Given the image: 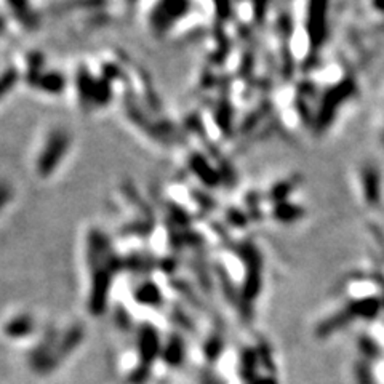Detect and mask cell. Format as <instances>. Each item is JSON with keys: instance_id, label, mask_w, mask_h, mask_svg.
Listing matches in <instances>:
<instances>
[{"instance_id": "cell-1", "label": "cell", "mask_w": 384, "mask_h": 384, "mask_svg": "<svg viewBox=\"0 0 384 384\" xmlns=\"http://www.w3.org/2000/svg\"><path fill=\"white\" fill-rule=\"evenodd\" d=\"M84 337L85 330L82 325H79V323L77 325L69 327L66 332L58 333L50 351H48L47 357L42 360L40 365L36 367L34 371L40 373V375H45V373H52L53 370L58 369V367L61 365V362L79 348Z\"/></svg>"}, {"instance_id": "cell-10", "label": "cell", "mask_w": 384, "mask_h": 384, "mask_svg": "<svg viewBox=\"0 0 384 384\" xmlns=\"http://www.w3.org/2000/svg\"><path fill=\"white\" fill-rule=\"evenodd\" d=\"M250 384H277L274 378H263V380H253Z\"/></svg>"}, {"instance_id": "cell-6", "label": "cell", "mask_w": 384, "mask_h": 384, "mask_svg": "<svg viewBox=\"0 0 384 384\" xmlns=\"http://www.w3.org/2000/svg\"><path fill=\"white\" fill-rule=\"evenodd\" d=\"M135 300H137L139 305L149 306L153 307V309H157V307L162 306V302H164L159 286L149 282L141 284L135 290Z\"/></svg>"}, {"instance_id": "cell-3", "label": "cell", "mask_w": 384, "mask_h": 384, "mask_svg": "<svg viewBox=\"0 0 384 384\" xmlns=\"http://www.w3.org/2000/svg\"><path fill=\"white\" fill-rule=\"evenodd\" d=\"M186 357V344L180 335H171L169 341L162 348V359L167 365L180 367Z\"/></svg>"}, {"instance_id": "cell-8", "label": "cell", "mask_w": 384, "mask_h": 384, "mask_svg": "<svg viewBox=\"0 0 384 384\" xmlns=\"http://www.w3.org/2000/svg\"><path fill=\"white\" fill-rule=\"evenodd\" d=\"M223 351H224V341H223V337L218 333L212 335V337L203 343V357L208 362L220 360V355Z\"/></svg>"}, {"instance_id": "cell-2", "label": "cell", "mask_w": 384, "mask_h": 384, "mask_svg": "<svg viewBox=\"0 0 384 384\" xmlns=\"http://www.w3.org/2000/svg\"><path fill=\"white\" fill-rule=\"evenodd\" d=\"M162 341L157 328L153 325H143L138 332V354L139 365L151 367L159 355H162Z\"/></svg>"}, {"instance_id": "cell-5", "label": "cell", "mask_w": 384, "mask_h": 384, "mask_svg": "<svg viewBox=\"0 0 384 384\" xmlns=\"http://www.w3.org/2000/svg\"><path fill=\"white\" fill-rule=\"evenodd\" d=\"M327 0H311V28L312 40H321L325 29Z\"/></svg>"}, {"instance_id": "cell-4", "label": "cell", "mask_w": 384, "mask_h": 384, "mask_svg": "<svg viewBox=\"0 0 384 384\" xmlns=\"http://www.w3.org/2000/svg\"><path fill=\"white\" fill-rule=\"evenodd\" d=\"M36 328V322L34 318L28 314H21V316L13 317L12 321H10L7 325H5V335H7L8 338L13 339H20L24 337H29V335L34 332Z\"/></svg>"}, {"instance_id": "cell-9", "label": "cell", "mask_w": 384, "mask_h": 384, "mask_svg": "<svg viewBox=\"0 0 384 384\" xmlns=\"http://www.w3.org/2000/svg\"><path fill=\"white\" fill-rule=\"evenodd\" d=\"M151 375V367H144V365H138L132 373H130L128 381L132 384H144L149 380Z\"/></svg>"}, {"instance_id": "cell-7", "label": "cell", "mask_w": 384, "mask_h": 384, "mask_svg": "<svg viewBox=\"0 0 384 384\" xmlns=\"http://www.w3.org/2000/svg\"><path fill=\"white\" fill-rule=\"evenodd\" d=\"M258 362H259V357L256 351L242 349L240 359H239V375L242 380H247L250 383L255 380Z\"/></svg>"}]
</instances>
